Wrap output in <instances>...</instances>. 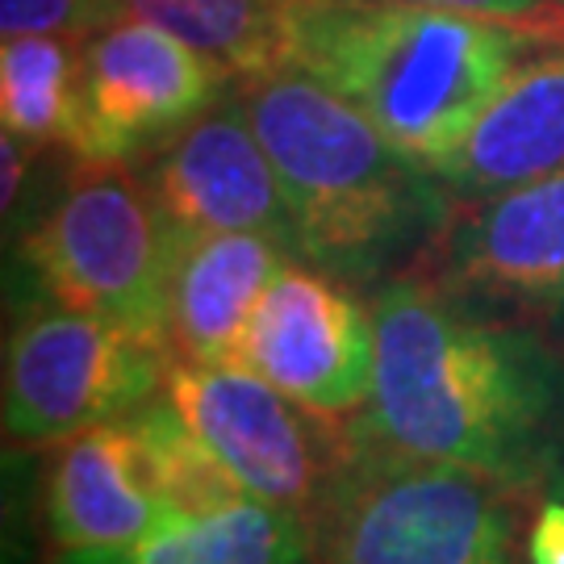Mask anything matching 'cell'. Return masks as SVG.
Listing matches in <instances>:
<instances>
[{
	"instance_id": "cell-1",
	"label": "cell",
	"mask_w": 564,
	"mask_h": 564,
	"mask_svg": "<svg viewBox=\"0 0 564 564\" xmlns=\"http://www.w3.org/2000/svg\"><path fill=\"white\" fill-rule=\"evenodd\" d=\"M372 323L364 426L381 444L477 468L523 498L564 489V360L547 343L431 281L384 284Z\"/></svg>"
},
{
	"instance_id": "cell-2",
	"label": "cell",
	"mask_w": 564,
	"mask_h": 564,
	"mask_svg": "<svg viewBox=\"0 0 564 564\" xmlns=\"http://www.w3.org/2000/svg\"><path fill=\"white\" fill-rule=\"evenodd\" d=\"M284 184L297 251L343 281L377 276L452 218V193L305 67L239 84Z\"/></svg>"
},
{
	"instance_id": "cell-3",
	"label": "cell",
	"mask_w": 564,
	"mask_h": 564,
	"mask_svg": "<svg viewBox=\"0 0 564 564\" xmlns=\"http://www.w3.org/2000/svg\"><path fill=\"white\" fill-rule=\"evenodd\" d=\"M547 46L523 25L452 9L305 0L293 63L356 105L402 155L431 167Z\"/></svg>"
},
{
	"instance_id": "cell-4",
	"label": "cell",
	"mask_w": 564,
	"mask_h": 564,
	"mask_svg": "<svg viewBox=\"0 0 564 564\" xmlns=\"http://www.w3.org/2000/svg\"><path fill=\"white\" fill-rule=\"evenodd\" d=\"M523 494L452 460L351 440L314 519L323 564H523Z\"/></svg>"
},
{
	"instance_id": "cell-5",
	"label": "cell",
	"mask_w": 564,
	"mask_h": 564,
	"mask_svg": "<svg viewBox=\"0 0 564 564\" xmlns=\"http://www.w3.org/2000/svg\"><path fill=\"white\" fill-rule=\"evenodd\" d=\"M181 235L151 184L126 163L76 160L72 181L30 226L21 260L51 302L97 314L163 343L172 326V268Z\"/></svg>"
},
{
	"instance_id": "cell-6",
	"label": "cell",
	"mask_w": 564,
	"mask_h": 564,
	"mask_svg": "<svg viewBox=\"0 0 564 564\" xmlns=\"http://www.w3.org/2000/svg\"><path fill=\"white\" fill-rule=\"evenodd\" d=\"M172 364V347L46 297L4 343V440L63 444L130 419L167 384Z\"/></svg>"
},
{
	"instance_id": "cell-7",
	"label": "cell",
	"mask_w": 564,
	"mask_h": 564,
	"mask_svg": "<svg viewBox=\"0 0 564 564\" xmlns=\"http://www.w3.org/2000/svg\"><path fill=\"white\" fill-rule=\"evenodd\" d=\"M163 393L239 494L318 519L351 444L330 414L293 402L247 364L176 360Z\"/></svg>"
},
{
	"instance_id": "cell-8",
	"label": "cell",
	"mask_w": 564,
	"mask_h": 564,
	"mask_svg": "<svg viewBox=\"0 0 564 564\" xmlns=\"http://www.w3.org/2000/svg\"><path fill=\"white\" fill-rule=\"evenodd\" d=\"M226 76L184 39L147 18H113L80 39V105L67 151L130 163L218 105Z\"/></svg>"
},
{
	"instance_id": "cell-9",
	"label": "cell",
	"mask_w": 564,
	"mask_h": 564,
	"mask_svg": "<svg viewBox=\"0 0 564 564\" xmlns=\"http://www.w3.org/2000/svg\"><path fill=\"white\" fill-rule=\"evenodd\" d=\"M239 364L330 419L360 414L377 381V323L343 276L289 260L263 289Z\"/></svg>"
},
{
	"instance_id": "cell-10",
	"label": "cell",
	"mask_w": 564,
	"mask_h": 564,
	"mask_svg": "<svg viewBox=\"0 0 564 564\" xmlns=\"http://www.w3.org/2000/svg\"><path fill=\"white\" fill-rule=\"evenodd\" d=\"M464 209L440 230L444 289L540 323H564V167Z\"/></svg>"
},
{
	"instance_id": "cell-11",
	"label": "cell",
	"mask_w": 564,
	"mask_h": 564,
	"mask_svg": "<svg viewBox=\"0 0 564 564\" xmlns=\"http://www.w3.org/2000/svg\"><path fill=\"white\" fill-rule=\"evenodd\" d=\"M147 184L176 235L247 230L284 242L302 260L284 184L239 97L209 105L193 126L163 142Z\"/></svg>"
},
{
	"instance_id": "cell-12",
	"label": "cell",
	"mask_w": 564,
	"mask_h": 564,
	"mask_svg": "<svg viewBox=\"0 0 564 564\" xmlns=\"http://www.w3.org/2000/svg\"><path fill=\"white\" fill-rule=\"evenodd\" d=\"M155 464L130 419L63 440L46 477V531L59 552H109L167 514Z\"/></svg>"
},
{
	"instance_id": "cell-13",
	"label": "cell",
	"mask_w": 564,
	"mask_h": 564,
	"mask_svg": "<svg viewBox=\"0 0 564 564\" xmlns=\"http://www.w3.org/2000/svg\"><path fill=\"white\" fill-rule=\"evenodd\" d=\"M564 167V42L527 59L426 172L456 202H485Z\"/></svg>"
},
{
	"instance_id": "cell-14",
	"label": "cell",
	"mask_w": 564,
	"mask_h": 564,
	"mask_svg": "<svg viewBox=\"0 0 564 564\" xmlns=\"http://www.w3.org/2000/svg\"><path fill=\"white\" fill-rule=\"evenodd\" d=\"M289 260L297 256L268 235H181L167 326L172 356L193 364H239L263 289Z\"/></svg>"
},
{
	"instance_id": "cell-15",
	"label": "cell",
	"mask_w": 564,
	"mask_h": 564,
	"mask_svg": "<svg viewBox=\"0 0 564 564\" xmlns=\"http://www.w3.org/2000/svg\"><path fill=\"white\" fill-rule=\"evenodd\" d=\"M55 564H314V527L297 510L235 494L205 510H167L134 544L59 552Z\"/></svg>"
},
{
	"instance_id": "cell-16",
	"label": "cell",
	"mask_w": 564,
	"mask_h": 564,
	"mask_svg": "<svg viewBox=\"0 0 564 564\" xmlns=\"http://www.w3.org/2000/svg\"><path fill=\"white\" fill-rule=\"evenodd\" d=\"M305 0H113V18H147L184 39L226 80L293 67Z\"/></svg>"
},
{
	"instance_id": "cell-17",
	"label": "cell",
	"mask_w": 564,
	"mask_h": 564,
	"mask_svg": "<svg viewBox=\"0 0 564 564\" xmlns=\"http://www.w3.org/2000/svg\"><path fill=\"white\" fill-rule=\"evenodd\" d=\"M80 105V39L21 34L0 51V118L25 147L72 142Z\"/></svg>"
},
{
	"instance_id": "cell-18",
	"label": "cell",
	"mask_w": 564,
	"mask_h": 564,
	"mask_svg": "<svg viewBox=\"0 0 564 564\" xmlns=\"http://www.w3.org/2000/svg\"><path fill=\"white\" fill-rule=\"evenodd\" d=\"M105 21H113V0H0L4 39L21 34L88 39Z\"/></svg>"
},
{
	"instance_id": "cell-19",
	"label": "cell",
	"mask_w": 564,
	"mask_h": 564,
	"mask_svg": "<svg viewBox=\"0 0 564 564\" xmlns=\"http://www.w3.org/2000/svg\"><path fill=\"white\" fill-rule=\"evenodd\" d=\"M381 4H426V9H452L473 18H494L523 25L531 34L547 39L552 46L564 42V9L561 0H381Z\"/></svg>"
},
{
	"instance_id": "cell-20",
	"label": "cell",
	"mask_w": 564,
	"mask_h": 564,
	"mask_svg": "<svg viewBox=\"0 0 564 564\" xmlns=\"http://www.w3.org/2000/svg\"><path fill=\"white\" fill-rule=\"evenodd\" d=\"M564 556V502L547 498L527 531V564H556Z\"/></svg>"
},
{
	"instance_id": "cell-21",
	"label": "cell",
	"mask_w": 564,
	"mask_h": 564,
	"mask_svg": "<svg viewBox=\"0 0 564 564\" xmlns=\"http://www.w3.org/2000/svg\"><path fill=\"white\" fill-rule=\"evenodd\" d=\"M556 564H564V556H561V561H556Z\"/></svg>"
},
{
	"instance_id": "cell-22",
	"label": "cell",
	"mask_w": 564,
	"mask_h": 564,
	"mask_svg": "<svg viewBox=\"0 0 564 564\" xmlns=\"http://www.w3.org/2000/svg\"><path fill=\"white\" fill-rule=\"evenodd\" d=\"M561 9H564V0H561Z\"/></svg>"
}]
</instances>
